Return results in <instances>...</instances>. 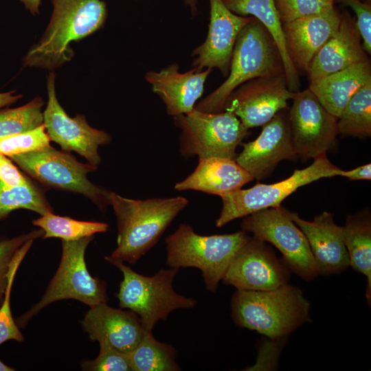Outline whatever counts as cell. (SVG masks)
<instances>
[{"instance_id": "obj_1", "label": "cell", "mask_w": 371, "mask_h": 371, "mask_svg": "<svg viewBox=\"0 0 371 371\" xmlns=\"http://www.w3.org/2000/svg\"><path fill=\"white\" fill-rule=\"evenodd\" d=\"M52 12L38 42L23 58L25 67L52 71L74 57L71 43L78 41L102 28L107 19L104 0H50Z\"/></svg>"}, {"instance_id": "obj_2", "label": "cell", "mask_w": 371, "mask_h": 371, "mask_svg": "<svg viewBox=\"0 0 371 371\" xmlns=\"http://www.w3.org/2000/svg\"><path fill=\"white\" fill-rule=\"evenodd\" d=\"M117 218V247L110 256L133 265L159 241L175 218L188 205L182 196L145 200L110 192Z\"/></svg>"}, {"instance_id": "obj_3", "label": "cell", "mask_w": 371, "mask_h": 371, "mask_svg": "<svg viewBox=\"0 0 371 371\" xmlns=\"http://www.w3.org/2000/svg\"><path fill=\"white\" fill-rule=\"evenodd\" d=\"M231 311L237 326L273 339L288 335L311 321L310 304L302 291L288 284L266 291L236 289Z\"/></svg>"}, {"instance_id": "obj_4", "label": "cell", "mask_w": 371, "mask_h": 371, "mask_svg": "<svg viewBox=\"0 0 371 371\" xmlns=\"http://www.w3.org/2000/svg\"><path fill=\"white\" fill-rule=\"evenodd\" d=\"M279 75H284V70L278 46L265 27L253 17L236 38L227 78L194 109L205 113L223 112L228 96L242 84Z\"/></svg>"}, {"instance_id": "obj_5", "label": "cell", "mask_w": 371, "mask_h": 371, "mask_svg": "<svg viewBox=\"0 0 371 371\" xmlns=\"http://www.w3.org/2000/svg\"><path fill=\"white\" fill-rule=\"evenodd\" d=\"M249 238L243 229L228 234L200 235L191 225L183 223L165 239L166 265L178 269H199L206 289L215 292L234 258Z\"/></svg>"}, {"instance_id": "obj_6", "label": "cell", "mask_w": 371, "mask_h": 371, "mask_svg": "<svg viewBox=\"0 0 371 371\" xmlns=\"http://www.w3.org/2000/svg\"><path fill=\"white\" fill-rule=\"evenodd\" d=\"M105 260L117 267L123 279L117 297L120 308H128L138 317L146 332H153L159 320H165L173 311L192 308L196 301L175 292L173 280L179 269H161L151 276L133 270L124 262L106 256Z\"/></svg>"}, {"instance_id": "obj_7", "label": "cell", "mask_w": 371, "mask_h": 371, "mask_svg": "<svg viewBox=\"0 0 371 371\" xmlns=\"http://www.w3.org/2000/svg\"><path fill=\"white\" fill-rule=\"evenodd\" d=\"M93 236L77 240H62V255L56 272L41 299L16 319L20 327H25L32 317L45 306L56 301L73 299L93 307L107 303L104 281L93 278L85 262V251Z\"/></svg>"}, {"instance_id": "obj_8", "label": "cell", "mask_w": 371, "mask_h": 371, "mask_svg": "<svg viewBox=\"0 0 371 371\" xmlns=\"http://www.w3.org/2000/svg\"><path fill=\"white\" fill-rule=\"evenodd\" d=\"M181 130L180 153L186 158L234 159L236 150L249 133L232 112L205 113L194 108L186 114L174 116Z\"/></svg>"}, {"instance_id": "obj_9", "label": "cell", "mask_w": 371, "mask_h": 371, "mask_svg": "<svg viewBox=\"0 0 371 371\" xmlns=\"http://www.w3.org/2000/svg\"><path fill=\"white\" fill-rule=\"evenodd\" d=\"M343 170L333 164L326 155L314 159L313 162L303 169H296L288 178L277 183H258L253 187L224 193L223 207L215 225L223 227L229 222L245 217L256 212L281 205L287 196L299 188L322 178L341 176Z\"/></svg>"}, {"instance_id": "obj_10", "label": "cell", "mask_w": 371, "mask_h": 371, "mask_svg": "<svg viewBox=\"0 0 371 371\" xmlns=\"http://www.w3.org/2000/svg\"><path fill=\"white\" fill-rule=\"evenodd\" d=\"M26 173L41 183L55 188L81 194L102 210L110 205V191L91 182L88 173L97 169L71 155L48 146L10 157Z\"/></svg>"}, {"instance_id": "obj_11", "label": "cell", "mask_w": 371, "mask_h": 371, "mask_svg": "<svg viewBox=\"0 0 371 371\" xmlns=\"http://www.w3.org/2000/svg\"><path fill=\"white\" fill-rule=\"evenodd\" d=\"M241 228L274 245L289 270L304 280L319 276L308 240L293 221L291 212L281 205L264 209L245 216Z\"/></svg>"}, {"instance_id": "obj_12", "label": "cell", "mask_w": 371, "mask_h": 371, "mask_svg": "<svg viewBox=\"0 0 371 371\" xmlns=\"http://www.w3.org/2000/svg\"><path fill=\"white\" fill-rule=\"evenodd\" d=\"M292 100L288 118L296 154L313 159L326 155L338 134L337 118L308 88L295 92Z\"/></svg>"}, {"instance_id": "obj_13", "label": "cell", "mask_w": 371, "mask_h": 371, "mask_svg": "<svg viewBox=\"0 0 371 371\" xmlns=\"http://www.w3.org/2000/svg\"><path fill=\"white\" fill-rule=\"evenodd\" d=\"M48 100L43 112L44 125L50 139L65 151H75L89 164L97 166L101 158L98 148L109 144L111 136L91 127L83 115L69 117L60 104L56 93L55 74L51 71L47 78Z\"/></svg>"}, {"instance_id": "obj_14", "label": "cell", "mask_w": 371, "mask_h": 371, "mask_svg": "<svg viewBox=\"0 0 371 371\" xmlns=\"http://www.w3.org/2000/svg\"><path fill=\"white\" fill-rule=\"evenodd\" d=\"M291 91L284 75L260 77L238 87L227 98L224 111L233 113L247 128L262 126L287 108Z\"/></svg>"}, {"instance_id": "obj_15", "label": "cell", "mask_w": 371, "mask_h": 371, "mask_svg": "<svg viewBox=\"0 0 371 371\" xmlns=\"http://www.w3.org/2000/svg\"><path fill=\"white\" fill-rule=\"evenodd\" d=\"M290 270L265 241L253 236L238 252L222 281L238 290L266 291L288 283Z\"/></svg>"}, {"instance_id": "obj_16", "label": "cell", "mask_w": 371, "mask_h": 371, "mask_svg": "<svg viewBox=\"0 0 371 371\" xmlns=\"http://www.w3.org/2000/svg\"><path fill=\"white\" fill-rule=\"evenodd\" d=\"M210 7L208 32L204 43L196 47L192 67L199 71L217 68L223 76L229 71L236 38L253 16H239L232 12L223 0H209Z\"/></svg>"}, {"instance_id": "obj_17", "label": "cell", "mask_w": 371, "mask_h": 371, "mask_svg": "<svg viewBox=\"0 0 371 371\" xmlns=\"http://www.w3.org/2000/svg\"><path fill=\"white\" fill-rule=\"evenodd\" d=\"M278 112L262 126L258 137L243 144L242 152L234 159L254 179L261 180L273 172L282 160L297 154L291 138L288 113Z\"/></svg>"}, {"instance_id": "obj_18", "label": "cell", "mask_w": 371, "mask_h": 371, "mask_svg": "<svg viewBox=\"0 0 371 371\" xmlns=\"http://www.w3.org/2000/svg\"><path fill=\"white\" fill-rule=\"evenodd\" d=\"M340 21L341 13L333 6L282 23L286 49L298 71L307 72L312 59L336 32Z\"/></svg>"}, {"instance_id": "obj_19", "label": "cell", "mask_w": 371, "mask_h": 371, "mask_svg": "<svg viewBox=\"0 0 371 371\" xmlns=\"http://www.w3.org/2000/svg\"><path fill=\"white\" fill-rule=\"evenodd\" d=\"M292 216L308 240L319 275L339 273L348 269L350 261L343 227L335 223L331 213L323 212L312 221L301 218L295 212Z\"/></svg>"}, {"instance_id": "obj_20", "label": "cell", "mask_w": 371, "mask_h": 371, "mask_svg": "<svg viewBox=\"0 0 371 371\" xmlns=\"http://www.w3.org/2000/svg\"><path fill=\"white\" fill-rule=\"evenodd\" d=\"M367 60L355 19L344 10L337 30L316 53L306 73L311 82Z\"/></svg>"}, {"instance_id": "obj_21", "label": "cell", "mask_w": 371, "mask_h": 371, "mask_svg": "<svg viewBox=\"0 0 371 371\" xmlns=\"http://www.w3.org/2000/svg\"><path fill=\"white\" fill-rule=\"evenodd\" d=\"M81 324L92 341H104L126 353L136 347L144 332L134 312L115 308L107 303L90 307Z\"/></svg>"}, {"instance_id": "obj_22", "label": "cell", "mask_w": 371, "mask_h": 371, "mask_svg": "<svg viewBox=\"0 0 371 371\" xmlns=\"http://www.w3.org/2000/svg\"><path fill=\"white\" fill-rule=\"evenodd\" d=\"M211 71L210 68L204 71L193 68L180 73L179 65L173 63L159 71L147 72L145 78L164 102L168 114L176 116L186 114L194 108Z\"/></svg>"}, {"instance_id": "obj_23", "label": "cell", "mask_w": 371, "mask_h": 371, "mask_svg": "<svg viewBox=\"0 0 371 371\" xmlns=\"http://www.w3.org/2000/svg\"><path fill=\"white\" fill-rule=\"evenodd\" d=\"M254 179L234 159L200 158L194 170L175 183L174 188L177 191L192 190L220 196L239 190Z\"/></svg>"}, {"instance_id": "obj_24", "label": "cell", "mask_w": 371, "mask_h": 371, "mask_svg": "<svg viewBox=\"0 0 371 371\" xmlns=\"http://www.w3.org/2000/svg\"><path fill=\"white\" fill-rule=\"evenodd\" d=\"M369 83L371 65L367 60L311 82L308 89L322 106L338 118L352 96Z\"/></svg>"}, {"instance_id": "obj_25", "label": "cell", "mask_w": 371, "mask_h": 371, "mask_svg": "<svg viewBox=\"0 0 371 371\" xmlns=\"http://www.w3.org/2000/svg\"><path fill=\"white\" fill-rule=\"evenodd\" d=\"M223 1L236 14L253 16L265 27L280 52L289 89L294 93L299 91L300 73L287 53L282 23L273 0H223Z\"/></svg>"}, {"instance_id": "obj_26", "label": "cell", "mask_w": 371, "mask_h": 371, "mask_svg": "<svg viewBox=\"0 0 371 371\" xmlns=\"http://www.w3.org/2000/svg\"><path fill=\"white\" fill-rule=\"evenodd\" d=\"M350 266L367 278L366 297L371 302V218L368 211L348 216L343 227Z\"/></svg>"}, {"instance_id": "obj_27", "label": "cell", "mask_w": 371, "mask_h": 371, "mask_svg": "<svg viewBox=\"0 0 371 371\" xmlns=\"http://www.w3.org/2000/svg\"><path fill=\"white\" fill-rule=\"evenodd\" d=\"M128 354L132 371H177L176 350L157 340L153 332H144L136 347Z\"/></svg>"}, {"instance_id": "obj_28", "label": "cell", "mask_w": 371, "mask_h": 371, "mask_svg": "<svg viewBox=\"0 0 371 371\" xmlns=\"http://www.w3.org/2000/svg\"><path fill=\"white\" fill-rule=\"evenodd\" d=\"M338 133L347 136L371 135V83L356 92L337 118Z\"/></svg>"}, {"instance_id": "obj_29", "label": "cell", "mask_w": 371, "mask_h": 371, "mask_svg": "<svg viewBox=\"0 0 371 371\" xmlns=\"http://www.w3.org/2000/svg\"><path fill=\"white\" fill-rule=\"evenodd\" d=\"M43 232V238H60L62 240H77L97 233L106 232L107 223L95 221H82L67 216L55 215L48 212L32 222Z\"/></svg>"}, {"instance_id": "obj_30", "label": "cell", "mask_w": 371, "mask_h": 371, "mask_svg": "<svg viewBox=\"0 0 371 371\" xmlns=\"http://www.w3.org/2000/svg\"><path fill=\"white\" fill-rule=\"evenodd\" d=\"M19 209L41 215L53 211L42 191L30 179L24 185L14 187H6L0 182V220Z\"/></svg>"}, {"instance_id": "obj_31", "label": "cell", "mask_w": 371, "mask_h": 371, "mask_svg": "<svg viewBox=\"0 0 371 371\" xmlns=\"http://www.w3.org/2000/svg\"><path fill=\"white\" fill-rule=\"evenodd\" d=\"M43 100L36 96L21 106L1 110L0 137L27 132L43 124Z\"/></svg>"}, {"instance_id": "obj_32", "label": "cell", "mask_w": 371, "mask_h": 371, "mask_svg": "<svg viewBox=\"0 0 371 371\" xmlns=\"http://www.w3.org/2000/svg\"><path fill=\"white\" fill-rule=\"evenodd\" d=\"M34 240L26 241L16 251L10 264L8 284L0 304V346L10 340L18 342L24 340L23 335L12 315L10 295L16 271Z\"/></svg>"}, {"instance_id": "obj_33", "label": "cell", "mask_w": 371, "mask_h": 371, "mask_svg": "<svg viewBox=\"0 0 371 371\" xmlns=\"http://www.w3.org/2000/svg\"><path fill=\"white\" fill-rule=\"evenodd\" d=\"M50 141L43 124L27 132L0 137V153L10 157L48 146Z\"/></svg>"}, {"instance_id": "obj_34", "label": "cell", "mask_w": 371, "mask_h": 371, "mask_svg": "<svg viewBox=\"0 0 371 371\" xmlns=\"http://www.w3.org/2000/svg\"><path fill=\"white\" fill-rule=\"evenodd\" d=\"M100 352L93 360L84 361L81 367L89 371H132L128 354L111 346L104 341L98 342Z\"/></svg>"}, {"instance_id": "obj_35", "label": "cell", "mask_w": 371, "mask_h": 371, "mask_svg": "<svg viewBox=\"0 0 371 371\" xmlns=\"http://www.w3.org/2000/svg\"><path fill=\"white\" fill-rule=\"evenodd\" d=\"M43 234L44 232L41 229L14 238L0 239V304L3 299L10 264L15 254L26 241L36 239Z\"/></svg>"}, {"instance_id": "obj_36", "label": "cell", "mask_w": 371, "mask_h": 371, "mask_svg": "<svg viewBox=\"0 0 371 371\" xmlns=\"http://www.w3.org/2000/svg\"><path fill=\"white\" fill-rule=\"evenodd\" d=\"M282 23L319 13L334 6L322 0H273Z\"/></svg>"}, {"instance_id": "obj_37", "label": "cell", "mask_w": 371, "mask_h": 371, "mask_svg": "<svg viewBox=\"0 0 371 371\" xmlns=\"http://www.w3.org/2000/svg\"><path fill=\"white\" fill-rule=\"evenodd\" d=\"M350 7L355 14L356 25L367 54L371 53V3L361 0H337Z\"/></svg>"}, {"instance_id": "obj_38", "label": "cell", "mask_w": 371, "mask_h": 371, "mask_svg": "<svg viewBox=\"0 0 371 371\" xmlns=\"http://www.w3.org/2000/svg\"><path fill=\"white\" fill-rule=\"evenodd\" d=\"M28 178L23 176L5 155L0 153V182L6 187L25 184Z\"/></svg>"}, {"instance_id": "obj_39", "label": "cell", "mask_w": 371, "mask_h": 371, "mask_svg": "<svg viewBox=\"0 0 371 371\" xmlns=\"http://www.w3.org/2000/svg\"><path fill=\"white\" fill-rule=\"evenodd\" d=\"M341 176L345 177L351 181H370L371 179V164L369 163L350 170H343Z\"/></svg>"}, {"instance_id": "obj_40", "label": "cell", "mask_w": 371, "mask_h": 371, "mask_svg": "<svg viewBox=\"0 0 371 371\" xmlns=\"http://www.w3.org/2000/svg\"><path fill=\"white\" fill-rule=\"evenodd\" d=\"M14 93L15 91L0 93V109L9 106L22 98V95Z\"/></svg>"}, {"instance_id": "obj_41", "label": "cell", "mask_w": 371, "mask_h": 371, "mask_svg": "<svg viewBox=\"0 0 371 371\" xmlns=\"http://www.w3.org/2000/svg\"><path fill=\"white\" fill-rule=\"evenodd\" d=\"M22 3L25 8L34 16L39 14L41 0H19Z\"/></svg>"}, {"instance_id": "obj_42", "label": "cell", "mask_w": 371, "mask_h": 371, "mask_svg": "<svg viewBox=\"0 0 371 371\" xmlns=\"http://www.w3.org/2000/svg\"><path fill=\"white\" fill-rule=\"evenodd\" d=\"M184 3L190 8L191 14L195 16L198 13V1L197 0H183Z\"/></svg>"}, {"instance_id": "obj_43", "label": "cell", "mask_w": 371, "mask_h": 371, "mask_svg": "<svg viewBox=\"0 0 371 371\" xmlns=\"http://www.w3.org/2000/svg\"><path fill=\"white\" fill-rule=\"evenodd\" d=\"M15 370L14 368L10 367L5 364L1 359H0V371H14Z\"/></svg>"}, {"instance_id": "obj_44", "label": "cell", "mask_w": 371, "mask_h": 371, "mask_svg": "<svg viewBox=\"0 0 371 371\" xmlns=\"http://www.w3.org/2000/svg\"><path fill=\"white\" fill-rule=\"evenodd\" d=\"M322 1H325V2H326V3H333V4H334V3H335V1H337V0H322Z\"/></svg>"}, {"instance_id": "obj_45", "label": "cell", "mask_w": 371, "mask_h": 371, "mask_svg": "<svg viewBox=\"0 0 371 371\" xmlns=\"http://www.w3.org/2000/svg\"><path fill=\"white\" fill-rule=\"evenodd\" d=\"M365 3H371V0H361Z\"/></svg>"}, {"instance_id": "obj_46", "label": "cell", "mask_w": 371, "mask_h": 371, "mask_svg": "<svg viewBox=\"0 0 371 371\" xmlns=\"http://www.w3.org/2000/svg\"><path fill=\"white\" fill-rule=\"evenodd\" d=\"M135 1H139V0H135Z\"/></svg>"}]
</instances>
